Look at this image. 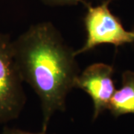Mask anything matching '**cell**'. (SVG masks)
Returning a JSON list of instances; mask_svg holds the SVG:
<instances>
[{
    "mask_svg": "<svg viewBox=\"0 0 134 134\" xmlns=\"http://www.w3.org/2000/svg\"><path fill=\"white\" fill-rule=\"evenodd\" d=\"M15 61L23 81L39 97L43 110V131L56 111L66 110L68 94L80 74L75 50L51 22L30 26L12 40Z\"/></svg>",
    "mask_w": 134,
    "mask_h": 134,
    "instance_id": "1",
    "label": "cell"
},
{
    "mask_svg": "<svg viewBox=\"0 0 134 134\" xmlns=\"http://www.w3.org/2000/svg\"><path fill=\"white\" fill-rule=\"evenodd\" d=\"M15 61L12 40L0 32V123L14 119L23 109L26 96Z\"/></svg>",
    "mask_w": 134,
    "mask_h": 134,
    "instance_id": "2",
    "label": "cell"
},
{
    "mask_svg": "<svg viewBox=\"0 0 134 134\" xmlns=\"http://www.w3.org/2000/svg\"><path fill=\"white\" fill-rule=\"evenodd\" d=\"M110 2L107 0L97 6L85 5L87 6L84 17L86 42L81 48L75 51L76 56L101 44L108 43L119 46L134 42V31L125 30L119 19L110 11Z\"/></svg>",
    "mask_w": 134,
    "mask_h": 134,
    "instance_id": "3",
    "label": "cell"
},
{
    "mask_svg": "<svg viewBox=\"0 0 134 134\" xmlns=\"http://www.w3.org/2000/svg\"><path fill=\"white\" fill-rule=\"evenodd\" d=\"M113 75V66L96 63L86 67L77 77L75 88L81 89L90 96L94 107V120L109 107L115 91Z\"/></svg>",
    "mask_w": 134,
    "mask_h": 134,
    "instance_id": "4",
    "label": "cell"
},
{
    "mask_svg": "<svg viewBox=\"0 0 134 134\" xmlns=\"http://www.w3.org/2000/svg\"><path fill=\"white\" fill-rule=\"evenodd\" d=\"M108 110L115 117L134 114V72L126 71L122 75L121 89L113 95Z\"/></svg>",
    "mask_w": 134,
    "mask_h": 134,
    "instance_id": "5",
    "label": "cell"
},
{
    "mask_svg": "<svg viewBox=\"0 0 134 134\" xmlns=\"http://www.w3.org/2000/svg\"><path fill=\"white\" fill-rule=\"evenodd\" d=\"M44 5L48 6H71V5H77L78 3H83L86 5V3L83 0H40Z\"/></svg>",
    "mask_w": 134,
    "mask_h": 134,
    "instance_id": "6",
    "label": "cell"
},
{
    "mask_svg": "<svg viewBox=\"0 0 134 134\" xmlns=\"http://www.w3.org/2000/svg\"><path fill=\"white\" fill-rule=\"evenodd\" d=\"M2 134H47L46 132L45 131H42L40 133H30V132H26V131H23L21 130L18 129H10V128H8L5 127L3 133Z\"/></svg>",
    "mask_w": 134,
    "mask_h": 134,
    "instance_id": "7",
    "label": "cell"
}]
</instances>
